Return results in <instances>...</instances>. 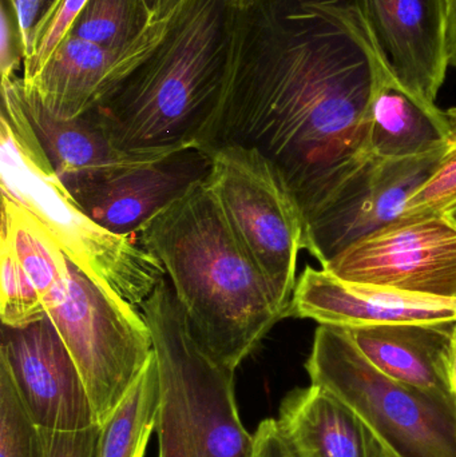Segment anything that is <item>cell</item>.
<instances>
[{
    "instance_id": "6da1fadb",
    "label": "cell",
    "mask_w": 456,
    "mask_h": 457,
    "mask_svg": "<svg viewBox=\"0 0 456 457\" xmlns=\"http://www.w3.org/2000/svg\"><path fill=\"white\" fill-rule=\"evenodd\" d=\"M393 79L361 0L227 8L221 87L200 149L237 145L261 153L305 225L374 158L369 112Z\"/></svg>"
},
{
    "instance_id": "7a4b0ae2",
    "label": "cell",
    "mask_w": 456,
    "mask_h": 457,
    "mask_svg": "<svg viewBox=\"0 0 456 457\" xmlns=\"http://www.w3.org/2000/svg\"><path fill=\"white\" fill-rule=\"evenodd\" d=\"M157 257L193 335L232 370L253 353L286 311L222 212L208 181L139 228Z\"/></svg>"
},
{
    "instance_id": "3957f363",
    "label": "cell",
    "mask_w": 456,
    "mask_h": 457,
    "mask_svg": "<svg viewBox=\"0 0 456 457\" xmlns=\"http://www.w3.org/2000/svg\"><path fill=\"white\" fill-rule=\"evenodd\" d=\"M225 11L224 0H189L153 55L91 110L117 149H200L221 87Z\"/></svg>"
},
{
    "instance_id": "277c9868",
    "label": "cell",
    "mask_w": 456,
    "mask_h": 457,
    "mask_svg": "<svg viewBox=\"0 0 456 457\" xmlns=\"http://www.w3.org/2000/svg\"><path fill=\"white\" fill-rule=\"evenodd\" d=\"M2 195L21 204L47 228L72 263L88 277L141 306L166 277L154 254L93 221L54 170L8 79H2Z\"/></svg>"
},
{
    "instance_id": "5b68a950",
    "label": "cell",
    "mask_w": 456,
    "mask_h": 457,
    "mask_svg": "<svg viewBox=\"0 0 456 457\" xmlns=\"http://www.w3.org/2000/svg\"><path fill=\"white\" fill-rule=\"evenodd\" d=\"M139 308L160 376L158 457H253L254 434L236 402V370L198 343L166 277Z\"/></svg>"
},
{
    "instance_id": "8992f818",
    "label": "cell",
    "mask_w": 456,
    "mask_h": 457,
    "mask_svg": "<svg viewBox=\"0 0 456 457\" xmlns=\"http://www.w3.org/2000/svg\"><path fill=\"white\" fill-rule=\"evenodd\" d=\"M311 384L342 400L388 457H456V402L383 373L344 328L319 325L305 362Z\"/></svg>"
},
{
    "instance_id": "52a82bcc",
    "label": "cell",
    "mask_w": 456,
    "mask_h": 457,
    "mask_svg": "<svg viewBox=\"0 0 456 457\" xmlns=\"http://www.w3.org/2000/svg\"><path fill=\"white\" fill-rule=\"evenodd\" d=\"M46 312L77 364L96 421L104 426L154 354L144 314L71 261L66 295Z\"/></svg>"
},
{
    "instance_id": "ba28073f",
    "label": "cell",
    "mask_w": 456,
    "mask_h": 457,
    "mask_svg": "<svg viewBox=\"0 0 456 457\" xmlns=\"http://www.w3.org/2000/svg\"><path fill=\"white\" fill-rule=\"evenodd\" d=\"M209 187L249 254L286 311L296 287L304 224L296 201L269 161L251 147L209 152Z\"/></svg>"
},
{
    "instance_id": "9c48e42d",
    "label": "cell",
    "mask_w": 456,
    "mask_h": 457,
    "mask_svg": "<svg viewBox=\"0 0 456 457\" xmlns=\"http://www.w3.org/2000/svg\"><path fill=\"white\" fill-rule=\"evenodd\" d=\"M321 268L344 281L456 298V224L447 214L399 217Z\"/></svg>"
},
{
    "instance_id": "30bf717a",
    "label": "cell",
    "mask_w": 456,
    "mask_h": 457,
    "mask_svg": "<svg viewBox=\"0 0 456 457\" xmlns=\"http://www.w3.org/2000/svg\"><path fill=\"white\" fill-rule=\"evenodd\" d=\"M447 149L418 157L367 161L308 220L304 249L324 266L359 239L398 220Z\"/></svg>"
},
{
    "instance_id": "8fae6325",
    "label": "cell",
    "mask_w": 456,
    "mask_h": 457,
    "mask_svg": "<svg viewBox=\"0 0 456 457\" xmlns=\"http://www.w3.org/2000/svg\"><path fill=\"white\" fill-rule=\"evenodd\" d=\"M0 364L39 428L74 431L98 424L82 376L50 317L3 325Z\"/></svg>"
},
{
    "instance_id": "7c38bea8",
    "label": "cell",
    "mask_w": 456,
    "mask_h": 457,
    "mask_svg": "<svg viewBox=\"0 0 456 457\" xmlns=\"http://www.w3.org/2000/svg\"><path fill=\"white\" fill-rule=\"evenodd\" d=\"M176 18L154 21L120 48L104 47L67 34L37 77L23 80L24 87L56 117L72 120L87 114L153 55Z\"/></svg>"
},
{
    "instance_id": "4fadbf2b",
    "label": "cell",
    "mask_w": 456,
    "mask_h": 457,
    "mask_svg": "<svg viewBox=\"0 0 456 457\" xmlns=\"http://www.w3.org/2000/svg\"><path fill=\"white\" fill-rule=\"evenodd\" d=\"M288 317L344 329L375 325H450L456 324V298L344 281L326 269L307 266L297 278Z\"/></svg>"
},
{
    "instance_id": "5bb4252c",
    "label": "cell",
    "mask_w": 456,
    "mask_h": 457,
    "mask_svg": "<svg viewBox=\"0 0 456 457\" xmlns=\"http://www.w3.org/2000/svg\"><path fill=\"white\" fill-rule=\"evenodd\" d=\"M211 170V154L190 147L118 171L71 195L99 227L131 237L193 187L206 181Z\"/></svg>"
},
{
    "instance_id": "9a60e30c",
    "label": "cell",
    "mask_w": 456,
    "mask_h": 457,
    "mask_svg": "<svg viewBox=\"0 0 456 457\" xmlns=\"http://www.w3.org/2000/svg\"><path fill=\"white\" fill-rule=\"evenodd\" d=\"M391 74L415 98L436 106L446 79L447 0H361Z\"/></svg>"
},
{
    "instance_id": "2e32d148",
    "label": "cell",
    "mask_w": 456,
    "mask_h": 457,
    "mask_svg": "<svg viewBox=\"0 0 456 457\" xmlns=\"http://www.w3.org/2000/svg\"><path fill=\"white\" fill-rule=\"evenodd\" d=\"M4 79L12 86L40 146L70 195L118 171L170 155L122 152L109 141L91 112L72 120L56 117L26 90L21 78Z\"/></svg>"
},
{
    "instance_id": "e0dca14e",
    "label": "cell",
    "mask_w": 456,
    "mask_h": 457,
    "mask_svg": "<svg viewBox=\"0 0 456 457\" xmlns=\"http://www.w3.org/2000/svg\"><path fill=\"white\" fill-rule=\"evenodd\" d=\"M276 420L299 457H388L352 410L313 384L289 392Z\"/></svg>"
},
{
    "instance_id": "ac0fdd59",
    "label": "cell",
    "mask_w": 456,
    "mask_h": 457,
    "mask_svg": "<svg viewBox=\"0 0 456 457\" xmlns=\"http://www.w3.org/2000/svg\"><path fill=\"white\" fill-rule=\"evenodd\" d=\"M454 325H375L350 328L347 332L364 356L386 375L454 399L449 380Z\"/></svg>"
},
{
    "instance_id": "d6986e66",
    "label": "cell",
    "mask_w": 456,
    "mask_h": 457,
    "mask_svg": "<svg viewBox=\"0 0 456 457\" xmlns=\"http://www.w3.org/2000/svg\"><path fill=\"white\" fill-rule=\"evenodd\" d=\"M449 144L446 112L423 104L396 79L379 91L369 118L367 147L371 157H418Z\"/></svg>"
},
{
    "instance_id": "ffe728a7",
    "label": "cell",
    "mask_w": 456,
    "mask_h": 457,
    "mask_svg": "<svg viewBox=\"0 0 456 457\" xmlns=\"http://www.w3.org/2000/svg\"><path fill=\"white\" fill-rule=\"evenodd\" d=\"M19 262L37 287L46 311L69 289L70 260L43 227L21 204L2 195V228Z\"/></svg>"
},
{
    "instance_id": "44dd1931",
    "label": "cell",
    "mask_w": 456,
    "mask_h": 457,
    "mask_svg": "<svg viewBox=\"0 0 456 457\" xmlns=\"http://www.w3.org/2000/svg\"><path fill=\"white\" fill-rule=\"evenodd\" d=\"M160 376L153 354L125 399L102 426L101 457H145L155 431Z\"/></svg>"
},
{
    "instance_id": "7402d4cb",
    "label": "cell",
    "mask_w": 456,
    "mask_h": 457,
    "mask_svg": "<svg viewBox=\"0 0 456 457\" xmlns=\"http://www.w3.org/2000/svg\"><path fill=\"white\" fill-rule=\"evenodd\" d=\"M152 23L145 0H88L69 34L104 47L120 48Z\"/></svg>"
},
{
    "instance_id": "603a6c76",
    "label": "cell",
    "mask_w": 456,
    "mask_h": 457,
    "mask_svg": "<svg viewBox=\"0 0 456 457\" xmlns=\"http://www.w3.org/2000/svg\"><path fill=\"white\" fill-rule=\"evenodd\" d=\"M2 290L0 317L4 327L21 328L47 316L37 287L19 262L7 236L0 233Z\"/></svg>"
},
{
    "instance_id": "cb8c5ba5",
    "label": "cell",
    "mask_w": 456,
    "mask_h": 457,
    "mask_svg": "<svg viewBox=\"0 0 456 457\" xmlns=\"http://www.w3.org/2000/svg\"><path fill=\"white\" fill-rule=\"evenodd\" d=\"M0 457H43L40 428L24 408L7 368L0 364Z\"/></svg>"
},
{
    "instance_id": "d4e9b609",
    "label": "cell",
    "mask_w": 456,
    "mask_h": 457,
    "mask_svg": "<svg viewBox=\"0 0 456 457\" xmlns=\"http://www.w3.org/2000/svg\"><path fill=\"white\" fill-rule=\"evenodd\" d=\"M88 0H50L32 29L31 39L23 61L24 82L37 77L46 62L64 39Z\"/></svg>"
},
{
    "instance_id": "484cf974",
    "label": "cell",
    "mask_w": 456,
    "mask_h": 457,
    "mask_svg": "<svg viewBox=\"0 0 456 457\" xmlns=\"http://www.w3.org/2000/svg\"><path fill=\"white\" fill-rule=\"evenodd\" d=\"M456 208V142L449 145L430 179L409 198L401 217L446 216Z\"/></svg>"
},
{
    "instance_id": "4316f807",
    "label": "cell",
    "mask_w": 456,
    "mask_h": 457,
    "mask_svg": "<svg viewBox=\"0 0 456 457\" xmlns=\"http://www.w3.org/2000/svg\"><path fill=\"white\" fill-rule=\"evenodd\" d=\"M102 426L74 431L40 428L43 457H101Z\"/></svg>"
},
{
    "instance_id": "83f0119b",
    "label": "cell",
    "mask_w": 456,
    "mask_h": 457,
    "mask_svg": "<svg viewBox=\"0 0 456 457\" xmlns=\"http://www.w3.org/2000/svg\"><path fill=\"white\" fill-rule=\"evenodd\" d=\"M26 51L19 29L18 18L11 0L0 4V74L2 79L13 77L24 61Z\"/></svg>"
},
{
    "instance_id": "f1b7e54d",
    "label": "cell",
    "mask_w": 456,
    "mask_h": 457,
    "mask_svg": "<svg viewBox=\"0 0 456 457\" xmlns=\"http://www.w3.org/2000/svg\"><path fill=\"white\" fill-rule=\"evenodd\" d=\"M253 457H299L284 436L276 419H267L260 423L254 432Z\"/></svg>"
},
{
    "instance_id": "f546056e",
    "label": "cell",
    "mask_w": 456,
    "mask_h": 457,
    "mask_svg": "<svg viewBox=\"0 0 456 457\" xmlns=\"http://www.w3.org/2000/svg\"><path fill=\"white\" fill-rule=\"evenodd\" d=\"M45 2L46 0H11L13 10H15L16 18H18L19 29H21V39H23L26 54L29 39H31L32 29H34L43 8H45L43 7Z\"/></svg>"
},
{
    "instance_id": "4dcf8cb0",
    "label": "cell",
    "mask_w": 456,
    "mask_h": 457,
    "mask_svg": "<svg viewBox=\"0 0 456 457\" xmlns=\"http://www.w3.org/2000/svg\"><path fill=\"white\" fill-rule=\"evenodd\" d=\"M145 2L152 16V21H160L176 18L189 0H145Z\"/></svg>"
},
{
    "instance_id": "1f68e13d",
    "label": "cell",
    "mask_w": 456,
    "mask_h": 457,
    "mask_svg": "<svg viewBox=\"0 0 456 457\" xmlns=\"http://www.w3.org/2000/svg\"><path fill=\"white\" fill-rule=\"evenodd\" d=\"M446 45L449 64L456 67V0H447Z\"/></svg>"
},
{
    "instance_id": "d6a6232c",
    "label": "cell",
    "mask_w": 456,
    "mask_h": 457,
    "mask_svg": "<svg viewBox=\"0 0 456 457\" xmlns=\"http://www.w3.org/2000/svg\"><path fill=\"white\" fill-rule=\"evenodd\" d=\"M449 380L452 396H454L456 402V324L454 325V330H452V349H450Z\"/></svg>"
},
{
    "instance_id": "836d02e7",
    "label": "cell",
    "mask_w": 456,
    "mask_h": 457,
    "mask_svg": "<svg viewBox=\"0 0 456 457\" xmlns=\"http://www.w3.org/2000/svg\"><path fill=\"white\" fill-rule=\"evenodd\" d=\"M446 117L450 126V144H452L456 142V107L446 110Z\"/></svg>"
},
{
    "instance_id": "e575fe53",
    "label": "cell",
    "mask_w": 456,
    "mask_h": 457,
    "mask_svg": "<svg viewBox=\"0 0 456 457\" xmlns=\"http://www.w3.org/2000/svg\"><path fill=\"white\" fill-rule=\"evenodd\" d=\"M256 2L257 0H224L227 8H232V10H245Z\"/></svg>"
},
{
    "instance_id": "d590c367",
    "label": "cell",
    "mask_w": 456,
    "mask_h": 457,
    "mask_svg": "<svg viewBox=\"0 0 456 457\" xmlns=\"http://www.w3.org/2000/svg\"><path fill=\"white\" fill-rule=\"evenodd\" d=\"M447 216H449L450 219H452V221H454L456 224V208L454 209V211L450 212V213L447 214Z\"/></svg>"
}]
</instances>
